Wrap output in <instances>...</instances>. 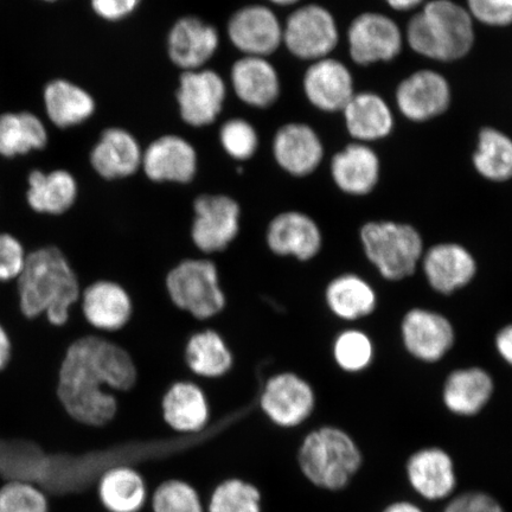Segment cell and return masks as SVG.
I'll list each match as a JSON object with an SVG mask.
<instances>
[{"label":"cell","instance_id":"cell-29","mask_svg":"<svg viewBox=\"0 0 512 512\" xmlns=\"http://www.w3.org/2000/svg\"><path fill=\"white\" fill-rule=\"evenodd\" d=\"M377 293L368 281L355 273L339 274L324 288V303L329 311L345 322L373 315Z\"/></svg>","mask_w":512,"mask_h":512},{"label":"cell","instance_id":"cell-32","mask_svg":"<svg viewBox=\"0 0 512 512\" xmlns=\"http://www.w3.org/2000/svg\"><path fill=\"white\" fill-rule=\"evenodd\" d=\"M184 358L194 379L202 380L220 379L232 369L234 362L228 344L214 329H203L191 335L185 345Z\"/></svg>","mask_w":512,"mask_h":512},{"label":"cell","instance_id":"cell-22","mask_svg":"<svg viewBox=\"0 0 512 512\" xmlns=\"http://www.w3.org/2000/svg\"><path fill=\"white\" fill-rule=\"evenodd\" d=\"M273 155L281 169L293 177H306L318 169L324 157L322 140L312 127L291 123L279 128Z\"/></svg>","mask_w":512,"mask_h":512},{"label":"cell","instance_id":"cell-18","mask_svg":"<svg viewBox=\"0 0 512 512\" xmlns=\"http://www.w3.org/2000/svg\"><path fill=\"white\" fill-rule=\"evenodd\" d=\"M80 307L88 325L99 335L124 329L133 313L130 294L123 286L108 280L83 288Z\"/></svg>","mask_w":512,"mask_h":512},{"label":"cell","instance_id":"cell-37","mask_svg":"<svg viewBox=\"0 0 512 512\" xmlns=\"http://www.w3.org/2000/svg\"><path fill=\"white\" fill-rule=\"evenodd\" d=\"M261 492L240 478L223 480L211 492L208 512H261Z\"/></svg>","mask_w":512,"mask_h":512},{"label":"cell","instance_id":"cell-43","mask_svg":"<svg viewBox=\"0 0 512 512\" xmlns=\"http://www.w3.org/2000/svg\"><path fill=\"white\" fill-rule=\"evenodd\" d=\"M444 512H504L496 499L482 492H470L457 497Z\"/></svg>","mask_w":512,"mask_h":512},{"label":"cell","instance_id":"cell-35","mask_svg":"<svg viewBox=\"0 0 512 512\" xmlns=\"http://www.w3.org/2000/svg\"><path fill=\"white\" fill-rule=\"evenodd\" d=\"M478 174L491 182H507L512 178V139L496 128L485 127L479 133L473 155Z\"/></svg>","mask_w":512,"mask_h":512},{"label":"cell","instance_id":"cell-14","mask_svg":"<svg viewBox=\"0 0 512 512\" xmlns=\"http://www.w3.org/2000/svg\"><path fill=\"white\" fill-rule=\"evenodd\" d=\"M283 24L264 5H249L230 17L228 36L243 56L266 57L283 44Z\"/></svg>","mask_w":512,"mask_h":512},{"label":"cell","instance_id":"cell-23","mask_svg":"<svg viewBox=\"0 0 512 512\" xmlns=\"http://www.w3.org/2000/svg\"><path fill=\"white\" fill-rule=\"evenodd\" d=\"M143 151L138 140L124 128L112 127L102 132L91 153L94 171L107 181L136 175L142 168Z\"/></svg>","mask_w":512,"mask_h":512},{"label":"cell","instance_id":"cell-44","mask_svg":"<svg viewBox=\"0 0 512 512\" xmlns=\"http://www.w3.org/2000/svg\"><path fill=\"white\" fill-rule=\"evenodd\" d=\"M142 0H91L96 15L105 21L118 22L131 16Z\"/></svg>","mask_w":512,"mask_h":512},{"label":"cell","instance_id":"cell-42","mask_svg":"<svg viewBox=\"0 0 512 512\" xmlns=\"http://www.w3.org/2000/svg\"><path fill=\"white\" fill-rule=\"evenodd\" d=\"M27 252L15 236L0 233V283H11L22 273Z\"/></svg>","mask_w":512,"mask_h":512},{"label":"cell","instance_id":"cell-24","mask_svg":"<svg viewBox=\"0 0 512 512\" xmlns=\"http://www.w3.org/2000/svg\"><path fill=\"white\" fill-rule=\"evenodd\" d=\"M79 194V183L69 171L54 170L44 174L34 170L28 177L25 198L35 214L59 217L74 208Z\"/></svg>","mask_w":512,"mask_h":512},{"label":"cell","instance_id":"cell-11","mask_svg":"<svg viewBox=\"0 0 512 512\" xmlns=\"http://www.w3.org/2000/svg\"><path fill=\"white\" fill-rule=\"evenodd\" d=\"M401 338L403 347L415 360L437 363L456 343V331L441 313L415 307L402 319Z\"/></svg>","mask_w":512,"mask_h":512},{"label":"cell","instance_id":"cell-25","mask_svg":"<svg viewBox=\"0 0 512 512\" xmlns=\"http://www.w3.org/2000/svg\"><path fill=\"white\" fill-rule=\"evenodd\" d=\"M380 174V159L367 144H350L331 162V176L337 188L351 196L370 194L379 183Z\"/></svg>","mask_w":512,"mask_h":512},{"label":"cell","instance_id":"cell-3","mask_svg":"<svg viewBox=\"0 0 512 512\" xmlns=\"http://www.w3.org/2000/svg\"><path fill=\"white\" fill-rule=\"evenodd\" d=\"M407 40L409 47L426 59L457 61L469 54L475 43L473 19L452 0H432L408 23Z\"/></svg>","mask_w":512,"mask_h":512},{"label":"cell","instance_id":"cell-46","mask_svg":"<svg viewBox=\"0 0 512 512\" xmlns=\"http://www.w3.org/2000/svg\"><path fill=\"white\" fill-rule=\"evenodd\" d=\"M12 355V344L8 332L0 325V371L8 366Z\"/></svg>","mask_w":512,"mask_h":512},{"label":"cell","instance_id":"cell-6","mask_svg":"<svg viewBox=\"0 0 512 512\" xmlns=\"http://www.w3.org/2000/svg\"><path fill=\"white\" fill-rule=\"evenodd\" d=\"M166 291L177 309L198 322H208L223 311L226 297L219 271L209 258L183 260L165 279Z\"/></svg>","mask_w":512,"mask_h":512},{"label":"cell","instance_id":"cell-7","mask_svg":"<svg viewBox=\"0 0 512 512\" xmlns=\"http://www.w3.org/2000/svg\"><path fill=\"white\" fill-rule=\"evenodd\" d=\"M190 235L204 258L222 253L238 238L241 206L226 194H202L192 202Z\"/></svg>","mask_w":512,"mask_h":512},{"label":"cell","instance_id":"cell-15","mask_svg":"<svg viewBox=\"0 0 512 512\" xmlns=\"http://www.w3.org/2000/svg\"><path fill=\"white\" fill-rule=\"evenodd\" d=\"M422 271L435 292L450 296L476 278L475 256L463 245L443 242L428 248L421 259Z\"/></svg>","mask_w":512,"mask_h":512},{"label":"cell","instance_id":"cell-36","mask_svg":"<svg viewBox=\"0 0 512 512\" xmlns=\"http://www.w3.org/2000/svg\"><path fill=\"white\" fill-rule=\"evenodd\" d=\"M374 356L373 339L362 330L341 331L332 342V358L345 373H362L371 366Z\"/></svg>","mask_w":512,"mask_h":512},{"label":"cell","instance_id":"cell-41","mask_svg":"<svg viewBox=\"0 0 512 512\" xmlns=\"http://www.w3.org/2000/svg\"><path fill=\"white\" fill-rule=\"evenodd\" d=\"M472 19L489 27H509L512 24V0H467Z\"/></svg>","mask_w":512,"mask_h":512},{"label":"cell","instance_id":"cell-16","mask_svg":"<svg viewBox=\"0 0 512 512\" xmlns=\"http://www.w3.org/2000/svg\"><path fill=\"white\" fill-rule=\"evenodd\" d=\"M142 168L151 182L189 184L197 175V152L188 140L166 134L147 146Z\"/></svg>","mask_w":512,"mask_h":512},{"label":"cell","instance_id":"cell-34","mask_svg":"<svg viewBox=\"0 0 512 512\" xmlns=\"http://www.w3.org/2000/svg\"><path fill=\"white\" fill-rule=\"evenodd\" d=\"M47 143V128L35 114L5 113L0 117V155L6 158L25 155L43 149Z\"/></svg>","mask_w":512,"mask_h":512},{"label":"cell","instance_id":"cell-2","mask_svg":"<svg viewBox=\"0 0 512 512\" xmlns=\"http://www.w3.org/2000/svg\"><path fill=\"white\" fill-rule=\"evenodd\" d=\"M16 285L19 306L28 319L46 316L51 325L63 326L73 307L80 304L82 287L78 275L54 246L27 254Z\"/></svg>","mask_w":512,"mask_h":512},{"label":"cell","instance_id":"cell-17","mask_svg":"<svg viewBox=\"0 0 512 512\" xmlns=\"http://www.w3.org/2000/svg\"><path fill=\"white\" fill-rule=\"evenodd\" d=\"M396 104L403 117L415 123L437 118L450 107V83L433 70H420L400 83Z\"/></svg>","mask_w":512,"mask_h":512},{"label":"cell","instance_id":"cell-45","mask_svg":"<svg viewBox=\"0 0 512 512\" xmlns=\"http://www.w3.org/2000/svg\"><path fill=\"white\" fill-rule=\"evenodd\" d=\"M495 347L502 360L512 367V323L498 331Z\"/></svg>","mask_w":512,"mask_h":512},{"label":"cell","instance_id":"cell-40","mask_svg":"<svg viewBox=\"0 0 512 512\" xmlns=\"http://www.w3.org/2000/svg\"><path fill=\"white\" fill-rule=\"evenodd\" d=\"M221 145L236 160H247L259 147V136L254 126L240 118L226 121L220 130Z\"/></svg>","mask_w":512,"mask_h":512},{"label":"cell","instance_id":"cell-9","mask_svg":"<svg viewBox=\"0 0 512 512\" xmlns=\"http://www.w3.org/2000/svg\"><path fill=\"white\" fill-rule=\"evenodd\" d=\"M339 40L331 12L319 5H306L292 12L283 31V43L300 60L318 61L330 57Z\"/></svg>","mask_w":512,"mask_h":512},{"label":"cell","instance_id":"cell-12","mask_svg":"<svg viewBox=\"0 0 512 512\" xmlns=\"http://www.w3.org/2000/svg\"><path fill=\"white\" fill-rule=\"evenodd\" d=\"M226 96V82L214 70H189L183 72L179 79V111L189 126L204 127L214 124L222 112Z\"/></svg>","mask_w":512,"mask_h":512},{"label":"cell","instance_id":"cell-33","mask_svg":"<svg viewBox=\"0 0 512 512\" xmlns=\"http://www.w3.org/2000/svg\"><path fill=\"white\" fill-rule=\"evenodd\" d=\"M43 98L50 120L61 128L85 123L95 112L93 96L67 80L48 83Z\"/></svg>","mask_w":512,"mask_h":512},{"label":"cell","instance_id":"cell-39","mask_svg":"<svg viewBox=\"0 0 512 512\" xmlns=\"http://www.w3.org/2000/svg\"><path fill=\"white\" fill-rule=\"evenodd\" d=\"M0 512H49V498L28 480H9L0 486Z\"/></svg>","mask_w":512,"mask_h":512},{"label":"cell","instance_id":"cell-20","mask_svg":"<svg viewBox=\"0 0 512 512\" xmlns=\"http://www.w3.org/2000/svg\"><path fill=\"white\" fill-rule=\"evenodd\" d=\"M162 416L171 432L185 437L201 434L210 424L207 395L194 381L175 382L163 396Z\"/></svg>","mask_w":512,"mask_h":512},{"label":"cell","instance_id":"cell-28","mask_svg":"<svg viewBox=\"0 0 512 512\" xmlns=\"http://www.w3.org/2000/svg\"><path fill=\"white\" fill-rule=\"evenodd\" d=\"M408 479L414 490L426 499H443L456 488L457 478L450 456L441 448H424L407 464Z\"/></svg>","mask_w":512,"mask_h":512},{"label":"cell","instance_id":"cell-38","mask_svg":"<svg viewBox=\"0 0 512 512\" xmlns=\"http://www.w3.org/2000/svg\"><path fill=\"white\" fill-rule=\"evenodd\" d=\"M152 512H204L200 494L181 479L166 480L152 496Z\"/></svg>","mask_w":512,"mask_h":512},{"label":"cell","instance_id":"cell-30","mask_svg":"<svg viewBox=\"0 0 512 512\" xmlns=\"http://www.w3.org/2000/svg\"><path fill=\"white\" fill-rule=\"evenodd\" d=\"M342 112L345 126L357 143L376 142L388 137L393 131L392 110L380 95L355 93Z\"/></svg>","mask_w":512,"mask_h":512},{"label":"cell","instance_id":"cell-5","mask_svg":"<svg viewBox=\"0 0 512 512\" xmlns=\"http://www.w3.org/2000/svg\"><path fill=\"white\" fill-rule=\"evenodd\" d=\"M364 255L388 281L412 277L425 253L424 240L411 224L371 221L360 230Z\"/></svg>","mask_w":512,"mask_h":512},{"label":"cell","instance_id":"cell-13","mask_svg":"<svg viewBox=\"0 0 512 512\" xmlns=\"http://www.w3.org/2000/svg\"><path fill=\"white\" fill-rule=\"evenodd\" d=\"M349 51L357 64L368 66L388 62L398 57L403 37L392 18L376 12H366L352 21L348 30Z\"/></svg>","mask_w":512,"mask_h":512},{"label":"cell","instance_id":"cell-27","mask_svg":"<svg viewBox=\"0 0 512 512\" xmlns=\"http://www.w3.org/2000/svg\"><path fill=\"white\" fill-rule=\"evenodd\" d=\"M495 393V381L488 370L469 367L453 370L443 387L445 407L459 416L482 412Z\"/></svg>","mask_w":512,"mask_h":512},{"label":"cell","instance_id":"cell-49","mask_svg":"<svg viewBox=\"0 0 512 512\" xmlns=\"http://www.w3.org/2000/svg\"><path fill=\"white\" fill-rule=\"evenodd\" d=\"M272 4L279 6H290L299 2V0H270Z\"/></svg>","mask_w":512,"mask_h":512},{"label":"cell","instance_id":"cell-26","mask_svg":"<svg viewBox=\"0 0 512 512\" xmlns=\"http://www.w3.org/2000/svg\"><path fill=\"white\" fill-rule=\"evenodd\" d=\"M230 82L236 96L255 108L270 107L280 96L279 74L266 57L243 56L233 64Z\"/></svg>","mask_w":512,"mask_h":512},{"label":"cell","instance_id":"cell-48","mask_svg":"<svg viewBox=\"0 0 512 512\" xmlns=\"http://www.w3.org/2000/svg\"><path fill=\"white\" fill-rule=\"evenodd\" d=\"M383 512H422V510L412 503L399 502L390 505V507Z\"/></svg>","mask_w":512,"mask_h":512},{"label":"cell","instance_id":"cell-31","mask_svg":"<svg viewBox=\"0 0 512 512\" xmlns=\"http://www.w3.org/2000/svg\"><path fill=\"white\" fill-rule=\"evenodd\" d=\"M98 497L107 512H140L147 499V486L140 472L130 466H113L99 478Z\"/></svg>","mask_w":512,"mask_h":512},{"label":"cell","instance_id":"cell-47","mask_svg":"<svg viewBox=\"0 0 512 512\" xmlns=\"http://www.w3.org/2000/svg\"><path fill=\"white\" fill-rule=\"evenodd\" d=\"M424 0H386V3L398 11L413 10L416 6H419Z\"/></svg>","mask_w":512,"mask_h":512},{"label":"cell","instance_id":"cell-8","mask_svg":"<svg viewBox=\"0 0 512 512\" xmlns=\"http://www.w3.org/2000/svg\"><path fill=\"white\" fill-rule=\"evenodd\" d=\"M317 406L315 387L304 377L284 371L268 379L259 396L262 414L274 426L291 430L311 418Z\"/></svg>","mask_w":512,"mask_h":512},{"label":"cell","instance_id":"cell-1","mask_svg":"<svg viewBox=\"0 0 512 512\" xmlns=\"http://www.w3.org/2000/svg\"><path fill=\"white\" fill-rule=\"evenodd\" d=\"M128 352L112 339L92 334L76 339L63 358L57 382L64 411L79 424L104 427L118 413L117 394L137 382Z\"/></svg>","mask_w":512,"mask_h":512},{"label":"cell","instance_id":"cell-50","mask_svg":"<svg viewBox=\"0 0 512 512\" xmlns=\"http://www.w3.org/2000/svg\"><path fill=\"white\" fill-rule=\"evenodd\" d=\"M46 2H55V0H46Z\"/></svg>","mask_w":512,"mask_h":512},{"label":"cell","instance_id":"cell-10","mask_svg":"<svg viewBox=\"0 0 512 512\" xmlns=\"http://www.w3.org/2000/svg\"><path fill=\"white\" fill-rule=\"evenodd\" d=\"M266 243L274 255L307 264L323 252L324 235L312 216L302 210L288 209L268 223Z\"/></svg>","mask_w":512,"mask_h":512},{"label":"cell","instance_id":"cell-21","mask_svg":"<svg viewBox=\"0 0 512 512\" xmlns=\"http://www.w3.org/2000/svg\"><path fill=\"white\" fill-rule=\"evenodd\" d=\"M307 100L320 111L339 112L355 95L354 79L344 63L325 57L312 62L304 76Z\"/></svg>","mask_w":512,"mask_h":512},{"label":"cell","instance_id":"cell-4","mask_svg":"<svg viewBox=\"0 0 512 512\" xmlns=\"http://www.w3.org/2000/svg\"><path fill=\"white\" fill-rule=\"evenodd\" d=\"M298 463L313 485L336 491L347 486L360 469L362 454L347 432L322 426L306 435L299 447Z\"/></svg>","mask_w":512,"mask_h":512},{"label":"cell","instance_id":"cell-19","mask_svg":"<svg viewBox=\"0 0 512 512\" xmlns=\"http://www.w3.org/2000/svg\"><path fill=\"white\" fill-rule=\"evenodd\" d=\"M219 46L220 35L214 25L198 17L179 18L169 32L170 60L183 72L204 68Z\"/></svg>","mask_w":512,"mask_h":512}]
</instances>
